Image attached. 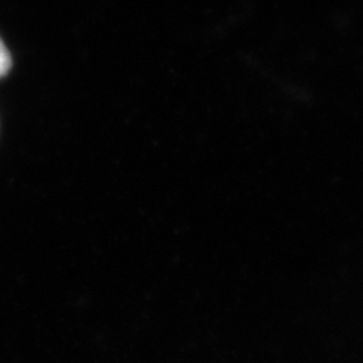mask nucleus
<instances>
[{"label":"nucleus","instance_id":"nucleus-1","mask_svg":"<svg viewBox=\"0 0 363 363\" xmlns=\"http://www.w3.org/2000/svg\"><path fill=\"white\" fill-rule=\"evenodd\" d=\"M11 67H13V58H11V53L5 43L0 38V79L9 73Z\"/></svg>","mask_w":363,"mask_h":363}]
</instances>
